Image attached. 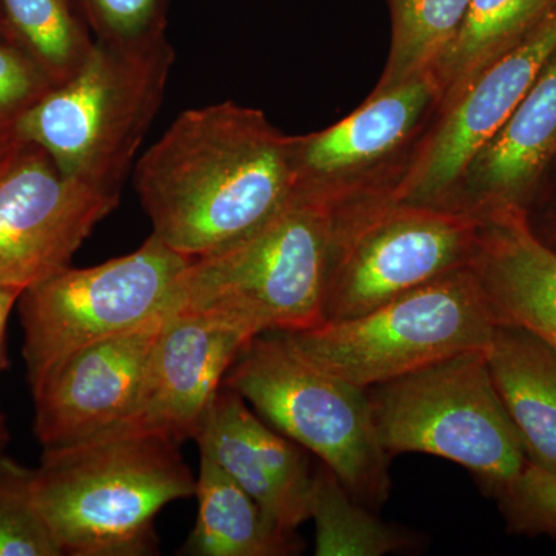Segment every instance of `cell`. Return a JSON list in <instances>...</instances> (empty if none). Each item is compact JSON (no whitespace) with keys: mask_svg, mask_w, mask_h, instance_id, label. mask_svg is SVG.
<instances>
[{"mask_svg":"<svg viewBox=\"0 0 556 556\" xmlns=\"http://www.w3.org/2000/svg\"><path fill=\"white\" fill-rule=\"evenodd\" d=\"M7 444H9V442L2 441V439H0V455H3V448H5Z\"/></svg>","mask_w":556,"mask_h":556,"instance_id":"4dcf8cb0","label":"cell"},{"mask_svg":"<svg viewBox=\"0 0 556 556\" xmlns=\"http://www.w3.org/2000/svg\"><path fill=\"white\" fill-rule=\"evenodd\" d=\"M223 386L278 433L314 453L358 503H386L390 455L380 444L368 390L317 367L285 332L249 340Z\"/></svg>","mask_w":556,"mask_h":556,"instance_id":"5b68a950","label":"cell"},{"mask_svg":"<svg viewBox=\"0 0 556 556\" xmlns=\"http://www.w3.org/2000/svg\"><path fill=\"white\" fill-rule=\"evenodd\" d=\"M134 186L152 236L206 257L247 239L298 192L295 138L236 102L186 110L135 163Z\"/></svg>","mask_w":556,"mask_h":556,"instance_id":"6da1fadb","label":"cell"},{"mask_svg":"<svg viewBox=\"0 0 556 556\" xmlns=\"http://www.w3.org/2000/svg\"><path fill=\"white\" fill-rule=\"evenodd\" d=\"M0 33H2V35L10 36L9 30H7L5 20H3L2 9H0Z\"/></svg>","mask_w":556,"mask_h":556,"instance_id":"f546056e","label":"cell"},{"mask_svg":"<svg viewBox=\"0 0 556 556\" xmlns=\"http://www.w3.org/2000/svg\"><path fill=\"white\" fill-rule=\"evenodd\" d=\"M481 217L376 203L340 214L325 321L362 316L452 270L473 265Z\"/></svg>","mask_w":556,"mask_h":556,"instance_id":"9c48e42d","label":"cell"},{"mask_svg":"<svg viewBox=\"0 0 556 556\" xmlns=\"http://www.w3.org/2000/svg\"><path fill=\"white\" fill-rule=\"evenodd\" d=\"M496 497L515 532L556 536V475L527 464Z\"/></svg>","mask_w":556,"mask_h":556,"instance_id":"484cf974","label":"cell"},{"mask_svg":"<svg viewBox=\"0 0 556 556\" xmlns=\"http://www.w3.org/2000/svg\"><path fill=\"white\" fill-rule=\"evenodd\" d=\"M21 298V292L17 291H3L0 289V375L3 369L9 367V358H7V327L11 313L16 308L17 300ZM0 439L2 441H10L9 428H7L5 416L0 409Z\"/></svg>","mask_w":556,"mask_h":556,"instance_id":"83f0119b","label":"cell"},{"mask_svg":"<svg viewBox=\"0 0 556 556\" xmlns=\"http://www.w3.org/2000/svg\"><path fill=\"white\" fill-rule=\"evenodd\" d=\"M11 39L54 86L72 78L94 46L78 0H0Z\"/></svg>","mask_w":556,"mask_h":556,"instance_id":"44dd1931","label":"cell"},{"mask_svg":"<svg viewBox=\"0 0 556 556\" xmlns=\"http://www.w3.org/2000/svg\"><path fill=\"white\" fill-rule=\"evenodd\" d=\"M391 49L376 90L416 76H430L466 20L470 0H388Z\"/></svg>","mask_w":556,"mask_h":556,"instance_id":"603a6c76","label":"cell"},{"mask_svg":"<svg viewBox=\"0 0 556 556\" xmlns=\"http://www.w3.org/2000/svg\"><path fill=\"white\" fill-rule=\"evenodd\" d=\"M556 7V0H470L466 20L430 78L447 109L479 73L503 56Z\"/></svg>","mask_w":556,"mask_h":556,"instance_id":"ffe728a7","label":"cell"},{"mask_svg":"<svg viewBox=\"0 0 556 556\" xmlns=\"http://www.w3.org/2000/svg\"><path fill=\"white\" fill-rule=\"evenodd\" d=\"M309 519L316 525L317 556H382L412 544L408 535L354 500L325 464L314 475Z\"/></svg>","mask_w":556,"mask_h":556,"instance_id":"7402d4cb","label":"cell"},{"mask_svg":"<svg viewBox=\"0 0 556 556\" xmlns=\"http://www.w3.org/2000/svg\"><path fill=\"white\" fill-rule=\"evenodd\" d=\"M343 203L338 189L300 185L247 239L193 258L166 316L212 318L251 338L324 324Z\"/></svg>","mask_w":556,"mask_h":556,"instance_id":"7a4b0ae2","label":"cell"},{"mask_svg":"<svg viewBox=\"0 0 556 556\" xmlns=\"http://www.w3.org/2000/svg\"><path fill=\"white\" fill-rule=\"evenodd\" d=\"M164 318L76 351L33 391L35 434L43 448L100 437L129 419Z\"/></svg>","mask_w":556,"mask_h":556,"instance_id":"7c38bea8","label":"cell"},{"mask_svg":"<svg viewBox=\"0 0 556 556\" xmlns=\"http://www.w3.org/2000/svg\"><path fill=\"white\" fill-rule=\"evenodd\" d=\"M473 269L496 325L525 328L556 353V252L541 243L521 206L479 214Z\"/></svg>","mask_w":556,"mask_h":556,"instance_id":"9a60e30c","label":"cell"},{"mask_svg":"<svg viewBox=\"0 0 556 556\" xmlns=\"http://www.w3.org/2000/svg\"><path fill=\"white\" fill-rule=\"evenodd\" d=\"M53 87L38 62L0 33V124L17 126V121Z\"/></svg>","mask_w":556,"mask_h":556,"instance_id":"4316f807","label":"cell"},{"mask_svg":"<svg viewBox=\"0 0 556 556\" xmlns=\"http://www.w3.org/2000/svg\"><path fill=\"white\" fill-rule=\"evenodd\" d=\"M437 89L430 76L375 90L348 118L305 138H295L300 185L338 188L339 178L375 163L415 130Z\"/></svg>","mask_w":556,"mask_h":556,"instance_id":"e0dca14e","label":"cell"},{"mask_svg":"<svg viewBox=\"0 0 556 556\" xmlns=\"http://www.w3.org/2000/svg\"><path fill=\"white\" fill-rule=\"evenodd\" d=\"M31 468L0 455V556H61L33 500Z\"/></svg>","mask_w":556,"mask_h":556,"instance_id":"cb8c5ba5","label":"cell"},{"mask_svg":"<svg viewBox=\"0 0 556 556\" xmlns=\"http://www.w3.org/2000/svg\"><path fill=\"white\" fill-rule=\"evenodd\" d=\"M94 39L148 42L166 36L169 0H78Z\"/></svg>","mask_w":556,"mask_h":556,"instance_id":"d4e9b609","label":"cell"},{"mask_svg":"<svg viewBox=\"0 0 556 556\" xmlns=\"http://www.w3.org/2000/svg\"><path fill=\"white\" fill-rule=\"evenodd\" d=\"M174 61L166 36L129 46L94 39L78 72L17 121V134L46 150L70 178L121 197Z\"/></svg>","mask_w":556,"mask_h":556,"instance_id":"277c9868","label":"cell"},{"mask_svg":"<svg viewBox=\"0 0 556 556\" xmlns=\"http://www.w3.org/2000/svg\"><path fill=\"white\" fill-rule=\"evenodd\" d=\"M199 517L181 548L190 556H283L299 552L294 533L278 529L262 507L211 457L200 455Z\"/></svg>","mask_w":556,"mask_h":556,"instance_id":"d6986e66","label":"cell"},{"mask_svg":"<svg viewBox=\"0 0 556 556\" xmlns=\"http://www.w3.org/2000/svg\"><path fill=\"white\" fill-rule=\"evenodd\" d=\"M251 339L212 318L169 314L150 354L137 407L123 426L108 433L161 434L178 444L195 439L226 375Z\"/></svg>","mask_w":556,"mask_h":556,"instance_id":"4fadbf2b","label":"cell"},{"mask_svg":"<svg viewBox=\"0 0 556 556\" xmlns=\"http://www.w3.org/2000/svg\"><path fill=\"white\" fill-rule=\"evenodd\" d=\"M486 362L527 460L556 475L555 351L525 328L496 325Z\"/></svg>","mask_w":556,"mask_h":556,"instance_id":"ac0fdd59","label":"cell"},{"mask_svg":"<svg viewBox=\"0 0 556 556\" xmlns=\"http://www.w3.org/2000/svg\"><path fill=\"white\" fill-rule=\"evenodd\" d=\"M178 445L126 431L43 448L31 470L33 500L64 555L152 554L156 515L195 495L197 478Z\"/></svg>","mask_w":556,"mask_h":556,"instance_id":"3957f363","label":"cell"},{"mask_svg":"<svg viewBox=\"0 0 556 556\" xmlns=\"http://www.w3.org/2000/svg\"><path fill=\"white\" fill-rule=\"evenodd\" d=\"M119 200L70 178L22 139L0 167V289L22 294L67 268Z\"/></svg>","mask_w":556,"mask_h":556,"instance_id":"30bf717a","label":"cell"},{"mask_svg":"<svg viewBox=\"0 0 556 556\" xmlns=\"http://www.w3.org/2000/svg\"><path fill=\"white\" fill-rule=\"evenodd\" d=\"M556 51V7L517 46L493 61L447 108V116L391 204L438 207L495 137Z\"/></svg>","mask_w":556,"mask_h":556,"instance_id":"8fae6325","label":"cell"},{"mask_svg":"<svg viewBox=\"0 0 556 556\" xmlns=\"http://www.w3.org/2000/svg\"><path fill=\"white\" fill-rule=\"evenodd\" d=\"M192 260L150 233L124 257L67 266L22 291L16 308L31 393L76 351L167 314Z\"/></svg>","mask_w":556,"mask_h":556,"instance_id":"ba28073f","label":"cell"},{"mask_svg":"<svg viewBox=\"0 0 556 556\" xmlns=\"http://www.w3.org/2000/svg\"><path fill=\"white\" fill-rule=\"evenodd\" d=\"M21 141L22 138L17 134L16 126L0 124V167L9 160V156L20 146Z\"/></svg>","mask_w":556,"mask_h":556,"instance_id":"f1b7e54d","label":"cell"},{"mask_svg":"<svg viewBox=\"0 0 556 556\" xmlns=\"http://www.w3.org/2000/svg\"><path fill=\"white\" fill-rule=\"evenodd\" d=\"M555 156L556 51L510 118L468 166L464 212L479 215L493 207H522Z\"/></svg>","mask_w":556,"mask_h":556,"instance_id":"2e32d148","label":"cell"},{"mask_svg":"<svg viewBox=\"0 0 556 556\" xmlns=\"http://www.w3.org/2000/svg\"><path fill=\"white\" fill-rule=\"evenodd\" d=\"M193 441L262 507L269 521L294 533L309 519L314 475L305 453L223 386Z\"/></svg>","mask_w":556,"mask_h":556,"instance_id":"5bb4252c","label":"cell"},{"mask_svg":"<svg viewBox=\"0 0 556 556\" xmlns=\"http://www.w3.org/2000/svg\"><path fill=\"white\" fill-rule=\"evenodd\" d=\"M368 391L388 455L444 457L466 467L495 496L529 464L486 351L457 354Z\"/></svg>","mask_w":556,"mask_h":556,"instance_id":"52a82bcc","label":"cell"},{"mask_svg":"<svg viewBox=\"0 0 556 556\" xmlns=\"http://www.w3.org/2000/svg\"><path fill=\"white\" fill-rule=\"evenodd\" d=\"M495 328L477 270L467 266L362 316L285 334L317 367L369 390L457 354L486 351Z\"/></svg>","mask_w":556,"mask_h":556,"instance_id":"8992f818","label":"cell"}]
</instances>
